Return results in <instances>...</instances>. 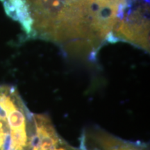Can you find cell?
Listing matches in <instances>:
<instances>
[{
    "label": "cell",
    "instance_id": "obj_1",
    "mask_svg": "<svg viewBox=\"0 0 150 150\" xmlns=\"http://www.w3.org/2000/svg\"><path fill=\"white\" fill-rule=\"evenodd\" d=\"M35 37L61 45L69 53L90 54L102 40L88 0H25Z\"/></svg>",
    "mask_w": 150,
    "mask_h": 150
},
{
    "label": "cell",
    "instance_id": "obj_2",
    "mask_svg": "<svg viewBox=\"0 0 150 150\" xmlns=\"http://www.w3.org/2000/svg\"><path fill=\"white\" fill-rule=\"evenodd\" d=\"M33 126V113L16 88L0 86V150H23Z\"/></svg>",
    "mask_w": 150,
    "mask_h": 150
},
{
    "label": "cell",
    "instance_id": "obj_3",
    "mask_svg": "<svg viewBox=\"0 0 150 150\" xmlns=\"http://www.w3.org/2000/svg\"><path fill=\"white\" fill-rule=\"evenodd\" d=\"M63 140L47 115L33 114L32 130L23 150H53Z\"/></svg>",
    "mask_w": 150,
    "mask_h": 150
},
{
    "label": "cell",
    "instance_id": "obj_4",
    "mask_svg": "<svg viewBox=\"0 0 150 150\" xmlns=\"http://www.w3.org/2000/svg\"><path fill=\"white\" fill-rule=\"evenodd\" d=\"M88 138L93 141L95 150H148L142 142L127 141L103 131H95Z\"/></svg>",
    "mask_w": 150,
    "mask_h": 150
}]
</instances>
